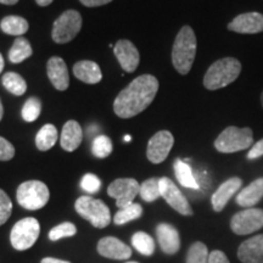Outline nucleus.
Instances as JSON below:
<instances>
[{"mask_svg": "<svg viewBox=\"0 0 263 263\" xmlns=\"http://www.w3.org/2000/svg\"><path fill=\"white\" fill-rule=\"evenodd\" d=\"M159 81L153 74H141L120 91L114 101L115 114L121 118H130L143 112L155 99Z\"/></svg>", "mask_w": 263, "mask_h": 263, "instance_id": "obj_1", "label": "nucleus"}, {"mask_svg": "<svg viewBox=\"0 0 263 263\" xmlns=\"http://www.w3.org/2000/svg\"><path fill=\"white\" fill-rule=\"evenodd\" d=\"M196 35L190 26H183L172 49V64L178 73L185 76L192 70L196 55Z\"/></svg>", "mask_w": 263, "mask_h": 263, "instance_id": "obj_2", "label": "nucleus"}, {"mask_svg": "<svg viewBox=\"0 0 263 263\" xmlns=\"http://www.w3.org/2000/svg\"><path fill=\"white\" fill-rule=\"evenodd\" d=\"M241 62L234 58H223L210 66L205 77L203 85L209 90H217L233 83L241 72Z\"/></svg>", "mask_w": 263, "mask_h": 263, "instance_id": "obj_3", "label": "nucleus"}, {"mask_svg": "<svg viewBox=\"0 0 263 263\" xmlns=\"http://www.w3.org/2000/svg\"><path fill=\"white\" fill-rule=\"evenodd\" d=\"M254 143V132L251 128H238L234 126L227 127L217 137L215 147L217 151L223 154H233L238 151L249 149Z\"/></svg>", "mask_w": 263, "mask_h": 263, "instance_id": "obj_4", "label": "nucleus"}, {"mask_svg": "<svg viewBox=\"0 0 263 263\" xmlns=\"http://www.w3.org/2000/svg\"><path fill=\"white\" fill-rule=\"evenodd\" d=\"M50 197L47 184L41 180H27L20 184L16 192V199L20 206L29 211H37L47 205Z\"/></svg>", "mask_w": 263, "mask_h": 263, "instance_id": "obj_5", "label": "nucleus"}, {"mask_svg": "<svg viewBox=\"0 0 263 263\" xmlns=\"http://www.w3.org/2000/svg\"><path fill=\"white\" fill-rule=\"evenodd\" d=\"M74 209L78 215L90 222V224L95 228L103 229L110 224V209L101 200L94 199L91 196H81L76 201Z\"/></svg>", "mask_w": 263, "mask_h": 263, "instance_id": "obj_6", "label": "nucleus"}, {"mask_svg": "<svg viewBox=\"0 0 263 263\" xmlns=\"http://www.w3.org/2000/svg\"><path fill=\"white\" fill-rule=\"evenodd\" d=\"M39 233H41L39 222L33 217H27L15 223V226L12 227L10 233V242L17 251H25L34 245L39 238Z\"/></svg>", "mask_w": 263, "mask_h": 263, "instance_id": "obj_7", "label": "nucleus"}, {"mask_svg": "<svg viewBox=\"0 0 263 263\" xmlns=\"http://www.w3.org/2000/svg\"><path fill=\"white\" fill-rule=\"evenodd\" d=\"M82 28V16L76 10H67L52 25L51 38L58 44H65L74 39Z\"/></svg>", "mask_w": 263, "mask_h": 263, "instance_id": "obj_8", "label": "nucleus"}, {"mask_svg": "<svg viewBox=\"0 0 263 263\" xmlns=\"http://www.w3.org/2000/svg\"><path fill=\"white\" fill-rule=\"evenodd\" d=\"M140 184L133 178H118L108 185V196L116 199L118 209H123L133 203L136 196L139 194Z\"/></svg>", "mask_w": 263, "mask_h": 263, "instance_id": "obj_9", "label": "nucleus"}, {"mask_svg": "<svg viewBox=\"0 0 263 263\" xmlns=\"http://www.w3.org/2000/svg\"><path fill=\"white\" fill-rule=\"evenodd\" d=\"M263 227V210L248 209L240 211L230 221V228L238 235L257 232Z\"/></svg>", "mask_w": 263, "mask_h": 263, "instance_id": "obj_10", "label": "nucleus"}, {"mask_svg": "<svg viewBox=\"0 0 263 263\" xmlns=\"http://www.w3.org/2000/svg\"><path fill=\"white\" fill-rule=\"evenodd\" d=\"M160 192L161 196L166 200V202L173 210H176L177 212L183 216H193V209L188 200H186V197L183 195L178 186L170 178H167V177L160 178Z\"/></svg>", "mask_w": 263, "mask_h": 263, "instance_id": "obj_11", "label": "nucleus"}, {"mask_svg": "<svg viewBox=\"0 0 263 263\" xmlns=\"http://www.w3.org/2000/svg\"><path fill=\"white\" fill-rule=\"evenodd\" d=\"M174 144V138L168 130H160L155 136L151 137L147 143L146 156L150 162L161 163L168 156Z\"/></svg>", "mask_w": 263, "mask_h": 263, "instance_id": "obj_12", "label": "nucleus"}, {"mask_svg": "<svg viewBox=\"0 0 263 263\" xmlns=\"http://www.w3.org/2000/svg\"><path fill=\"white\" fill-rule=\"evenodd\" d=\"M114 52L116 55L121 67L128 73H132L137 70L140 61V55L136 45L127 39H121L116 43L114 48Z\"/></svg>", "mask_w": 263, "mask_h": 263, "instance_id": "obj_13", "label": "nucleus"}, {"mask_svg": "<svg viewBox=\"0 0 263 263\" xmlns=\"http://www.w3.org/2000/svg\"><path fill=\"white\" fill-rule=\"evenodd\" d=\"M228 29L241 34H256L263 32V15L259 12L240 14L228 25Z\"/></svg>", "mask_w": 263, "mask_h": 263, "instance_id": "obj_14", "label": "nucleus"}, {"mask_svg": "<svg viewBox=\"0 0 263 263\" xmlns=\"http://www.w3.org/2000/svg\"><path fill=\"white\" fill-rule=\"evenodd\" d=\"M98 252L103 257L111 259H128L132 256V249L129 246L121 241L120 239L114 238V236H106L99 240L98 242Z\"/></svg>", "mask_w": 263, "mask_h": 263, "instance_id": "obj_15", "label": "nucleus"}, {"mask_svg": "<svg viewBox=\"0 0 263 263\" xmlns=\"http://www.w3.org/2000/svg\"><path fill=\"white\" fill-rule=\"evenodd\" d=\"M156 235L162 251L167 255H174L180 249V238L178 230L168 223H160L156 227Z\"/></svg>", "mask_w": 263, "mask_h": 263, "instance_id": "obj_16", "label": "nucleus"}, {"mask_svg": "<svg viewBox=\"0 0 263 263\" xmlns=\"http://www.w3.org/2000/svg\"><path fill=\"white\" fill-rule=\"evenodd\" d=\"M242 180L239 178V177H233L228 180H226L224 183L219 185V188L213 193L211 197V203L213 210L216 212H221L223 209L227 206V203L230 199H232L233 195L236 192H239V189L241 188Z\"/></svg>", "mask_w": 263, "mask_h": 263, "instance_id": "obj_17", "label": "nucleus"}, {"mask_svg": "<svg viewBox=\"0 0 263 263\" xmlns=\"http://www.w3.org/2000/svg\"><path fill=\"white\" fill-rule=\"evenodd\" d=\"M47 72L49 81L54 85L55 89L66 90L70 84V76L66 62L61 58L54 57L50 58L47 65Z\"/></svg>", "mask_w": 263, "mask_h": 263, "instance_id": "obj_18", "label": "nucleus"}, {"mask_svg": "<svg viewBox=\"0 0 263 263\" xmlns=\"http://www.w3.org/2000/svg\"><path fill=\"white\" fill-rule=\"evenodd\" d=\"M238 257L242 263H263V235H256L239 246Z\"/></svg>", "mask_w": 263, "mask_h": 263, "instance_id": "obj_19", "label": "nucleus"}, {"mask_svg": "<svg viewBox=\"0 0 263 263\" xmlns=\"http://www.w3.org/2000/svg\"><path fill=\"white\" fill-rule=\"evenodd\" d=\"M83 140V130L77 121H67L62 128L60 144L61 147L68 153H72L81 145Z\"/></svg>", "mask_w": 263, "mask_h": 263, "instance_id": "obj_20", "label": "nucleus"}, {"mask_svg": "<svg viewBox=\"0 0 263 263\" xmlns=\"http://www.w3.org/2000/svg\"><path fill=\"white\" fill-rule=\"evenodd\" d=\"M73 74L76 78L87 84H97L103 78L99 65L89 60L78 61L77 64H74Z\"/></svg>", "mask_w": 263, "mask_h": 263, "instance_id": "obj_21", "label": "nucleus"}, {"mask_svg": "<svg viewBox=\"0 0 263 263\" xmlns=\"http://www.w3.org/2000/svg\"><path fill=\"white\" fill-rule=\"evenodd\" d=\"M263 197V178H258L249 184L236 196V203L242 207L255 206Z\"/></svg>", "mask_w": 263, "mask_h": 263, "instance_id": "obj_22", "label": "nucleus"}, {"mask_svg": "<svg viewBox=\"0 0 263 263\" xmlns=\"http://www.w3.org/2000/svg\"><path fill=\"white\" fill-rule=\"evenodd\" d=\"M174 173H176L178 182L182 184L183 186L195 190L200 189L199 183H197L195 176H194L192 167H190L185 161L180 159L176 160V162H174Z\"/></svg>", "mask_w": 263, "mask_h": 263, "instance_id": "obj_23", "label": "nucleus"}, {"mask_svg": "<svg viewBox=\"0 0 263 263\" xmlns=\"http://www.w3.org/2000/svg\"><path fill=\"white\" fill-rule=\"evenodd\" d=\"M58 137V129L54 124H44L35 136V145L41 151L50 150L57 144Z\"/></svg>", "mask_w": 263, "mask_h": 263, "instance_id": "obj_24", "label": "nucleus"}, {"mask_svg": "<svg viewBox=\"0 0 263 263\" xmlns=\"http://www.w3.org/2000/svg\"><path fill=\"white\" fill-rule=\"evenodd\" d=\"M28 22L27 20L20 16H6L0 22V28L2 31L9 35H20L25 34L28 31Z\"/></svg>", "mask_w": 263, "mask_h": 263, "instance_id": "obj_25", "label": "nucleus"}, {"mask_svg": "<svg viewBox=\"0 0 263 263\" xmlns=\"http://www.w3.org/2000/svg\"><path fill=\"white\" fill-rule=\"evenodd\" d=\"M32 47L26 38L17 37L9 50V60L12 64H21L32 55Z\"/></svg>", "mask_w": 263, "mask_h": 263, "instance_id": "obj_26", "label": "nucleus"}, {"mask_svg": "<svg viewBox=\"0 0 263 263\" xmlns=\"http://www.w3.org/2000/svg\"><path fill=\"white\" fill-rule=\"evenodd\" d=\"M2 82L5 89L12 95H16V97H21L27 90V83H26V81L18 73H16V72H6L3 76Z\"/></svg>", "mask_w": 263, "mask_h": 263, "instance_id": "obj_27", "label": "nucleus"}, {"mask_svg": "<svg viewBox=\"0 0 263 263\" xmlns=\"http://www.w3.org/2000/svg\"><path fill=\"white\" fill-rule=\"evenodd\" d=\"M132 245L144 256H151L155 251V241L145 232H138L132 236Z\"/></svg>", "mask_w": 263, "mask_h": 263, "instance_id": "obj_28", "label": "nucleus"}, {"mask_svg": "<svg viewBox=\"0 0 263 263\" xmlns=\"http://www.w3.org/2000/svg\"><path fill=\"white\" fill-rule=\"evenodd\" d=\"M143 215V207L139 203H130L123 209H120V211H117L116 215L114 217V222L118 226L126 224V223L138 219Z\"/></svg>", "mask_w": 263, "mask_h": 263, "instance_id": "obj_29", "label": "nucleus"}, {"mask_svg": "<svg viewBox=\"0 0 263 263\" xmlns=\"http://www.w3.org/2000/svg\"><path fill=\"white\" fill-rule=\"evenodd\" d=\"M139 195L144 201L153 202L156 201L161 196L160 192V179L157 178H150L146 179L143 184H140Z\"/></svg>", "mask_w": 263, "mask_h": 263, "instance_id": "obj_30", "label": "nucleus"}, {"mask_svg": "<svg viewBox=\"0 0 263 263\" xmlns=\"http://www.w3.org/2000/svg\"><path fill=\"white\" fill-rule=\"evenodd\" d=\"M41 112H42V101L39 100L38 98L32 97L26 100L24 107H22L21 115H22V118H24L26 122L31 123V122H34L35 120H38Z\"/></svg>", "mask_w": 263, "mask_h": 263, "instance_id": "obj_31", "label": "nucleus"}, {"mask_svg": "<svg viewBox=\"0 0 263 263\" xmlns=\"http://www.w3.org/2000/svg\"><path fill=\"white\" fill-rule=\"evenodd\" d=\"M210 252L207 246L201 241H196L190 246L188 255H186V263H209Z\"/></svg>", "mask_w": 263, "mask_h": 263, "instance_id": "obj_32", "label": "nucleus"}, {"mask_svg": "<svg viewBox=\"0 0 263 263\" xmlns=\"http://www.w3.org/2000/svg\"><path fill=\"white\" fill-rule=\"evenodd\" d=\"M112 141L106 136H98L94 138L93 145H91V151L93 155L98 159H105V157L110 156L112 153Z\"/></svg>", "mask_w": 263, "mask_h": 263, "instance_id": "obj_33", "label": "nucleus"}, {"mask_svg": "<svg viewBox=\"0 0 263 263\" xmlns=\"http://www.w3.org/2000/svg\"><path fill=\"white\" fill-rule=\"evenodd\" d=\"M77 233V228L73 223L70 222H64L61 224L54 227L50 232H49V239L51 241H58L62 238H70V236L76 235Z\"/></svg>", "mask_w": 263, "mask_h": 263, "instance_id": "obj_34", "label": "nucleus"}, {"mask_svg": "<svg viewBox=\"0 0 263 263\" xmlns=\"http://www.w3.org/2000/svg\"><path fill=\"white\" fill-rule=\"evenodd\" d=\"M81 186L88 194H97L101 188V180L95 174L87 173L81 180Z\"/></svg>", "mask_w": 263, "mask_h": 263, "instance_id": "obj_35", "label": "nucleus"}, {"mask_svg": "<svg viewBox=\"0 0 263 263\" xmlns=\"http://www.w3.org/2000/svg\"><path fill=\"white\" fill-rule=\"evenodd\" d=\"M12 212V202L4 190L0 189V226L8 221Z\"/></svg>", "mask_w": 263, "mask_h": 263, "instance_id": "obj_36", "label": "nucleus"}, {"mask_svg": "<svg viewBox=\"0 0 263 263\" xmlns=\"http://www.w3.org/2000/svg\"><path fill=\"white\" fill-rule=\"evenodd\" d=\"M15 156V147L6 140L5 138L0 137V161H9Z\"/></svg>", "mask_w": 263, "mask_h": 263, "instance_id": "obj_37", "label": "nucleus"}, {"mask_svg": "<svg viewBox=\"0 0 263 263\" xmlns=\"http://www.w3.org/2000/svg\"><path fill=\"white\" fill-rule=\"evenodd\" d=\"M263 156V139L258 140L255 145H252L251 149H250L248 154V159L255 160L258 159V157Z\"/></svg>", "mask_w": 263, "mask_h": 263, "instance_id": "obj_38", "label": "nucleus"}, {"mask_svg": "<svg viewBox=\"0 0 263 263\" xmlns=\"http://www.w3.org/2000/svg\"><path fill=\"white\" fill-rule=\"evenodd\" d=\"M209 263H230V262L224 252L219 251V250H215V251L210 252Z\"/></svg>", "mask_w": 263, "mask_h": 263, "instance_id": "obj_39", "label": "nucleus"}, {"mask_svg": "<svg viewBox=\"0 0 263 263\" xmlns=\"http://www.w3.org/2000/svg\"><path fill=\"white\" fill-rule=\"evenodd\" d=\"M80 2L84 6H88V8H97V6L108 4V3H111L112 0H80Z\"/></svg>", "mask_w": 263, "mask_h": 263, "instance_id": "obj_40", "label": "nucleus"}, {"mask_svg": "<svg viewBox=\"0 0 263 263\" xmlns=\"http://www.w3.org/2000/svg\"><path fill=\"white\" fill-rule=\"evenodd\" d=\"M42 263H71V262L64 261V259L54 258V257H45L42 259Z\"/></svg>", "mask_w": 263, "mask_h": 263, "instance_id": "obj_41", "label": "nucleus"}, {"mask_svg": "<svg viewBox=\"0 0 263 263\" xmlns=\"http://www.w3.org/2000/svg\"><path fill=\"white\" fill-rule=\"evenodd\" d=\"M39 6H48L52 3V0H35Z\"/></svg>", "mask_w": 263, "mask_h": 263, "instance_id": "obj_42", "label": "nucleus"}, {"mask_svg": "<svg viewBox=\"0 0 263 263\" xmlns=\"http://www.w3.org/2000/svg\"><path fill=\"white\" fill-rule=\"evenodd\" d=\"M16 3H18V0H0V4L4 5H15Z\"/></svg>", "mask_w": 263, "mask_h": 263, "instance_id": "obj_43", "label": "nucleus"}, {"mask_svg": "<svg viewBox=\"0 0 263 263\" xmlns=\"http://www.w3.org/2000/svg\"><path fill=\"white\" fill-rule=\"evenodd\" d=\"M4 66H5V62H4V58H3V55L0 54V73H2L3 70H4Z\"/></svg>", "mask_w": 263, "mask_h": 263, "instance_id": "obj_44", "label": "nucleus"}, {"mask_svg": "<svg viewBox=\"0 0 263 263\" xmlns=\"http://www.w3.org/2000/svg\"><path fill=\"white\" fill-rule=\"evenodd\" d=\"M3 116H4V107H3L2 99H0V121L3 120Z\"/></svg>", "mask_w": 263, "mask_h": 263, "instance_id": "obj_45", "label": "nucleus"}, {"mask_svg": "<svg viewBox=\"0 0 263 263\" xmlns=\"http://www.w3.org/2000/svg\"><path fill=\"white\" fill-rule=\"evenodd\" d=\"M130 140H132L130 136H124V141H126V143H129Z\"/></svg>", "mask_w": 263, "mask_h": 263, "instance_id": "obj_46", "label": "nucleus"}, {"mask_svg": "<svg viewBox=\"0 0 263 263\" xmlns=\"http://www.w3.org/2000/svg\"><path fill=\"white\" fill-rule=\"evenodd\" d=\"M261 103H262V107H263V91H262V94H261Z\"/></svg>", "mask_w": 263, "mask_h": 263, "instance_id": "obj_47", "label": "nucleus"}, {"mask_svg": "<svg viewBox=\"0 0 263 263\" xmlns=\"http://www.w3.org/2000/svg\"><path fill=\"white\" fill-rule=\"evenodd\" d=\"M127 263H138V262H127Z\"/></svg>", "mask_w": 263, "mask_h": 263, "instance_id": "obj_48", "label": "nucleus"}]
</instances>
